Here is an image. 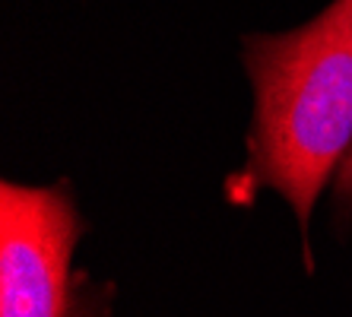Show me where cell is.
<instances>
[{
  "label": "cell",
  "instance_id": "obj_3",
  "mask_svg": "<svg viewBox=\"0 0 352 317\" xmlns=\"http://www.w3.org/2000/svg\"><path fill=\"white\" fill-rule=\"evenodd\" d=\"M333 222L340 232L352 228V140L333 171Z\"/></svg>",
  "mask_w": 352,
  "mask_h": 317
},
{
  "label": "cell",
  "instance_id": "obj_2",
  "mask_svg": "<svg viewBox=\"0 0 352 317\" xmlns=\"http://www.w3.org/2000/svg\"><path fill=\"white\" fill-rule=\"evenodd\" d=\"M86 222L74 187H0V317H108L115 285L74 270Z\"/></svg>",
  "mask_w": 352,
  "mask_h": 317
},
{
  "label": "cell",
  "instance_id": "obj_1",
  "mask_svg": "<svg viewBox=\"0 0 352 317\" xmlns=\"http://www.w3.org/2000/svg\"><path fill=\"white\" fill-rule=\"evenodd\" d=\"M241 57L254 111L229 190L241 204L276 190L308 244L314 204L352 140V0H333L289 32L245 35Z\"/></svg>",
  "mask_w": 352,
  "mask_h": 317
}]
</instances>
